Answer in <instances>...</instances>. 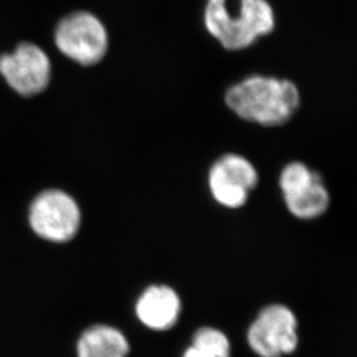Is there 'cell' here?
<instances>
[{
  "label": "cell",
  "instance_id": "obj_5",
  "mask_svg": "<svg viewBox=\"0 0 357 357\" xmlns=\"http://www.w3.org/2000/svg\"><path fill=\"white\" fill-rule=\"evenodd\" d=\"M80 216L76 201L59 189L42 192L29 208L31 230L52 243L71 241L79 229Z\"/></svg>",
  "mask_w": 357,
  "mask_h": 357
},
{
  "label": "cell",
  "instance_id": "obj_4",
  "mask_svg": "<svg viewBox=\"0 0 357 357\" xmlns=\"http://www.w3.org/2000/svg\"><path fill=\"white\" fill-rule=\"evenodd\" d=\"M55 45L68 59L94 66L108 50V33L94 14L79 10L63 17L55 29Z\"/></svg>",
  "mask_w": 357,
  "mask_h": 357
},
{
  "label": "cell",
  "instance_id": "obj_3",
  "mask_svg": "<svg viewBox=\"0 0 357 357\" xmlns=\"http://www.w3.org/2000/svg\"><path fill=\"white\" fill-rule=\"evenodd\" d=\"M248 347L259 357H285L298 349L297 316L284 304H269L260 310L246 333Z\"/></svg>",
  "mask_w": 357,
  "mask_h": 357
},
{
  "label": "cell",
  "instance_id": "obj_1",
  "mask_svg": "<svg viewBox=\"0 0 357 357\" xmlns=\"http://www.w3.org/2000/svg\"><path fill=\"white\" fill-rule=\"evenodd\" d=\"M225 101L243 120L276 127L294 116L301 96L291 80L255 75L231 87Z\"/></svg>",
  "mask_w": 357,
  "mask_h": 357
},
{
  "label": "cell",
  "instance_id": "obj_8",
  "mask_svg": "<svg viewBox=\"0 0 357 357\" xmlns=\"http://www.w3.org/2000/svg\"><path fill=\"white\" fill-rule=\"evenodd\" d=\"M258 182L255 166L236 153L223 155L210 169L209 187L213 199L231 209L244 206Z\"/></svg>",
  "mask_w": 357,
  "mask_h": 357
},
{
  "label": "cell",
  "instance_id": "obj_11",
  "mask_svg": "<svg viewBox=\"0 0 357 357\" xmlns=\"http://www.w3.org/2000/svg\"><path fill=\"white\" fill-rule=\"evenodd\" d=\"M192 346L213 357H231L229 337L222 331L213 327H202L196 331Z\"/></svg>",
  "mask_w": 357,
  "mask_h": 357
},
{
  "label": "cell",
  "instance_id": "obj_10",
  "mask_svg": "<svg viewBox=\"0 0 357 357\" xmlns=\"http://www.w3.org/2000/svg\"><path fill=\"white\" fill-rule=\"evenodd\" d=\"M129 351L126 335L109 325L89 327L77 344L78 357H128Z\"/></svg>",
  "mask_w": 357,
  "mask_h": 357
},
{
  "label": "cell",
  "instance_id": "obj_12",
  "mask_svg": "<svg viewBox=\"0 0 357 357\" xmlns=\"http://www.w3.org/2000/svg\"><path fill=\"white\" fill-rule=\"evenodd\" d=\"M182 357H213L211 355L206 354V351H201L199 348L190 346V347L185 349Z\"/></svg>",
  "mask_w": 357,
  "mask_h": 357
},
{
  "label": "cell",
  "instance_id": "obj_6",
  "mask_svg": "<svg viewBox=\"0 0 357 357\" xmlns=\"http://www.w3.org/2000/svg\"><path fill=\"white\" fill-rule=\"evenodd\" d=\"M280 188L289 213L298 220H314L326 213L330 194L319 173L301 162L282 169Z\"/></svg>",
  "mask_w": 357,
  "mask_h": 357
},
{
  "label": "cell",
  "instance_id": "obj_2",
  "mask_svg": "<svg viewBox=\"0 0 357 357\" xmlns=\"http://www.w3.org/2000/svg\"><path fill=\"white\" fill-rule=\"evenodd\" d=\"M206 31L227 50H243L274 31V8L268 0H241L237 15L227 0H208L204 10Z\"/></svg>",
  "mask_w": 357,
  "mask_h": 357
},
{
  "label": "cell",
  "instance_id": "obj_9",
  "mask_svg": "<svg viewBox=\"0 0 357 357\" xmlns=\"http://www.w3.org/2000/svg\"><path fill=\"white\" fill-rule=\"evenodd\" d=\"M135 310L144 326L162 332L176 326L181 302L178 294L167 285H151L138 298Z\"/></svg>",
  "mask_w": 357,
  "mask_h": 357
},
{
  "label": "cell",
  "instance_id": "obj_7",
  "mask_svg": "<svg viewBox=\"0 0 357 357\" xmlns=\"http://www.w3.org/2000/svg\"><path fill=\"white\" fill-rule=\"evenodd\" d=\"M0 75L17 94L36 96L48 87L52 63L40 47L24 42L13 52L0 56Z\"/></svg>",
  "mask_w": 357,
  "mask_h": 357
}]
</instances>
